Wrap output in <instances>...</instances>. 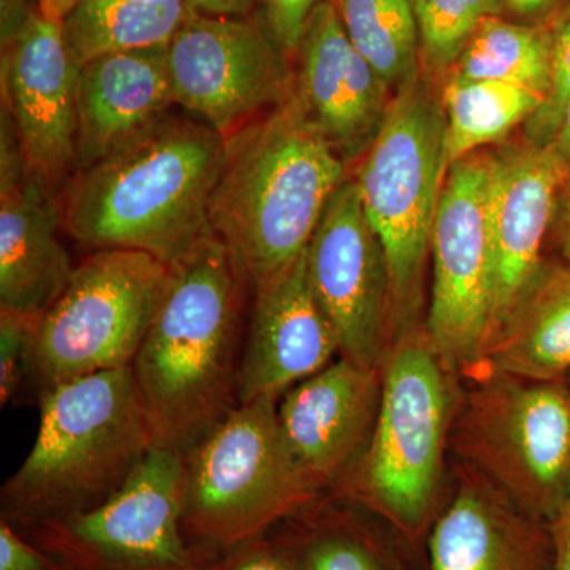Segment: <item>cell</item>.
<instances>
[{
	"label": "cell",
	"instance_id": "cell-1",
	"mask_svg": "<svg viewBox=\"0 0 570 570\" xmlns=\"http://www.w3.org/2000/svg\"><path fill=\"white\" fill-rule=\"evenodd\" d=\"M246 283L216 235L171 266L130 366L160 448L186 455L239 406Z\"/></svg>",
	"mask_w": 570,
	"mask_h": 570
},
{
	"label": "cell",
	"instance_id": "cell-2",
	"mask_svg": "<svg viewBox=\"0 0 570 570\" xmlns=\"http://www.w3.org/2000/svg\"><path fill=\"white\" fill-rule=\"evenodd\" d=\"M225 137L167 111L77 171L61 198L63 230L91 249H130L175 266L205 238Z\"/></svg>",
	"mask_w": 570,
	"mask_h": 570
},
{
	"label": "cell",
	"instance_id": "cell-3",
	"mask_svg": "<svg viewBox=\"0 0 570 570\" xmlns=\"http://www.w3.org/2000/svg\"><path fill=\"white\" fill-rule=\"evenodd\" d=\"M346 165L295 96L225 138L209 224L249 283L306 249Z\"/></svg>",
	"mask_w": 570,
	"mask_h": 570
},
{
	"label": "cell",
	"instance_id": "cell-4",
	"mask_svg": "<svg viewBox=\"0 0 570 570\" xmlns=\"http://www.w3.org/2000/svg\"><path fill=\"white\" fill-rule=\"evenodd\" d=\"M39 409L31 452L0 491L2 520L13 527L97 508L157 445L130 367L59 385Z\"/></svg>",
	"mask_w": 570,
	"mask_h": 570
},
{
	"label": "cell",
	"instance_id": "cell-5",
	"mask_svg": "<svg viewBox=\"0 0 570 570\" xmlns=\"http://www.w3.org/2000/svg\"><path fill=\"white\" fill-rule=\"evenodd\" d=\"M448 170L441 99L420 78L393 97L354 176L387 257L395 341L420 328L431 235Z\"/></svg>",
	"mask_w": 570,
	"mask_h": 570
},
{
	"label": "cell",
	"instance_id": "cell-6",
	"mask_svg": "<svg viewBox=\"0 0 570 570\" xmlns=\"http://www.w3.org/2000/svg\"><path fill=\"white\" fill-rule=\"evenodd\" d=\"M453 374L425 328L397 337L382 363L376 425L354 471L352 493L417 538L436 505L456 401Z\"/></svg>",
	"mask_w": 570,
	"mask_h": 570
},
{
	"label": "cell",
	"instance_id": "cell-7",
	"mask_svg": "<svg viewBox=\"0 0 570 570\" xmlns=\"http://www.w3.org/2000/svg\"><path fill=\"white\" fill-rule=\"evenodd\" d=\"M450 439L469 471L546 523L570 499V382L474 377Z\"/></svg>",
	"mask_w": 570,
	"mask_h": 570
},
{
	"label": "cell",
	"instance_id": "cell-8",
	"mask_svg": "<svg viewBox=\"0 0 570 570\" xmlns=\"http://www.w3.org/2000/svg\"><path fill=\"white\" fill-rule=\"evenodd\" d=\"M184 459L183 527L220 549L253 542L321 494L285 441L277 397L239 404Z\"/></svg>",
	"mask_w": 570,
	"mask_h": 570
},
{
	"label": "cell",
	"instance_id": "cell-9",
	"mask_svg": "<svg viewBox=\"0 0 570 570\" xmlns=\"http://www.w3.org/2000/svg\"><path fill=\"white\" fill-rule=\"evenodd\" d=\"M170 279L151 254L102 249L75 268L40 318L24 385L37 401L78 379L132 366Z\"/></svg>",
	"mask_w": 570,
	"mask_h": 570
},
{
	"label": "cell",
	"instance_id": "cell-10",
	"mask_svg": "<svg viewBox=\"0 0 570 570\" xmlns=\"http://www.w3.org/2000/svg\"><path fill=\"white\" fill-rule=\"evenodd\" d=\"M491 151L450 165L431 235L425 332L453 376L478 377L493 328Z\"/></svg>",
	"mask_w": 570,
	"mask_h": 570
},
{
	"label": "cell",
	"instance_id": "cell-11",
	"mask_svg": "<svg viewBox=\"0 0 570 570\" xmlns=\"http://www.w3.org/2000/svg\"><path fill=\"white\" fill-rule=\"evenodd\" d=\"M186 459L154 445L126 483L91 510L29 528L70 570H223L183 539Z\"/></svg>",
	"mask_w": 570,
	"mask_h": 570
},
{
	"label": "cell",
	"instance_id": "cell-12",
	"mask_svg": "<svg viewBox=\"0 0 570 570\" xmlns=\"http://www.w3.org/2000/svg\"><path fill=\"white\" fill-rule=\"evenodd\" d=\"M167 59L175 105L225 138L294 97L291 59L253 17L193 11Z\"/></svg>",
	"mask_w": 570,
	"mask_h": 570
},
{
	"label": "cell",
	"instance_id": "cell-13",
	"mask_svg": "<svg viewBox=\"0 0 570 570\" xmlns=\"http://www.w3.org/2000/svg\"><path fill=\"white\" fill-rule=\"evenodd\" d=\"M78 78L62 22L39 0H2V110L28 174L50 190L77 170Z\"/></svg>",
	"mask_w": 570,
	"mask_h": 570
},
{
	"label": "cell",
	"instance_id": "cell-14",
	"mask_svg": "<svg viewBox=\"0 0 570 570\" xmlns=\"http://www.w3.org/2000/svg\"><path fill=\"white\" fill-rule=\"evenodd\" d=\"M307 273L340 346L356 365L381 367L395 343L387 257L354 178L330 198L307 245Z\"/></svg>",
	"mask_w": 570,
	"mask_h": 570
},
{
	"label": "cell",
	"instance_id": "cell-15",
	"mask_svg": "<svg viewBox=\"0 0 570 570\" xmlns=\"http://www.w3.org/2000/svg\"><path fill=\"white\" fill-rule=\"evenodd\" d=\"M61 202L31 178L9 116L0 127V311L41 317L75 266L59 238Z\"/></svg>",
	"mask_w": 570,
	"mask_h": 570
},
{
	"label": "cell",
	"instance_id": "cell-16",
	"mask_svg": "<svg viewBox=\"0 0 570 570\" xmlns=\"http://www.w3.org/2000/svg\"><path fill=\"white\" fill-rule=\"evenodd\" d=\"M295 99L348 163L376 140L393 94L352 47L335 0L311 13L295 56Z\"/></svg>",
	"mask_w": 570,
	"mask_h": 570
},
{
	"label": "cell",
	"instance_id": "cell-17",
	"mask_svg": "<svg viewBox=\"0 0 570 570\" xmlns=\"http://www.w3.org/2000/svg\"><path fill=\"white\" fill-rule=\"evenodd\" d=\"M493 247L491 340L542 266V246L570 176L549 146L528 141L491 151ZM490 346V344H489ZM489 351V348H487Z\"/></svg>",
	"mask_w": 570,
	"mask_h": 570
},
{
	"label": "cell",
	"instance_id": "cell-18",
	"mask_svg": "<svg viewBox=\"0 0 570 570\" xmlns=\"http://www.w3.org/2000/svg\"><path fill=\"white\" fill-rule=\"evenodd\" d=\"M381 387L382 366H360L340 356L277 404L285 441L321 493L346 478L365 453Z\"/></svg>",
	"mask_w": 570,
	"mask_h": 570
},
{
	"label": "cell",
	"instance_id": "cell-19",
	"mask_svg": "<svg viewBox=\"0 0 570 570\" xmlns=\"http://www.w3.org/2000/svg\"><path fill=\"white\" fill-rule=\"evenodd\" d=\"M254 287L239 404L279 397L340 355L335 332L311 287L307 247L291 265Z\"/></svg>",
	"mask_w": 570,
	"mask_h": 570
},
{
	"label": "cell",
	"instance_id": "cell-20",
	"mask_svg": "<svg viewBox=\"0 0 570 570\" xmlns=\"http://www.w3.org/2000/svg\"><path fill=\"white\" fill-rule=\"evenodd\" d=\"M430 570H554L550 523L468 471L428 539Z\"/></svg>",
	"mask_w": 570,
	"mask_h": 570
},
{
	"label": "cell",
	"instance_id": "cell-21",
	"mask_svg": "<svg viewBox=\"0 0 570 570\" xmlns=\"http://www.w3.org/2000/svg\"><path fill=\"white\" fill-rule=\"evenodd\" d=\"M174 107L167 47L110 52L82 63L75 174L91 167Z\"/></svg>",
	"mask_w": 570,
	"mask_h": 570
},
{
	"label": "cell",
	"instance_id": "cell-22",
	"mask_svg": "<svg viewBox=\"0 0 570 570\" xmlns=\"http://www.w3.org/2000/svg\"><path fill=\"white\" fill-rule=\"evenodd\" d=\"M485 371L530 381H566L570 374V264L542 266L499 326ZM483 371V373H485ZM482 373V374H483Z\"/></svg>",
	"mask_w": 570,
	"mask_h": 570
},
{
	"label": "cell",
	"instance_id": "cell-23",
	"mask_svg": "<svg viewBox=\"0 0 570 570\" xmlns=\"http://www.w3.org/2000/svg\"><path fill=\"white\" fill-rule=\"evenodd\" d=\"M190 13L186 0H78L62 31L82 66L110 52L167 47Z\"/></svg>",
	"mask_w": 570,
	"mask_h": 570
},
{
	"label": "cell",
	"instance_id": "cell-24",
	"mask_svg": "<svg viewBox=\"0 0 570 570\" xmlns=\"http://www.w3.org/2000/svg\"><path fill=\"white\" fill-rule=\"evenodd\" d=\"M542 102V94L523 86L444 78L441 105L449 167L469 154L504 140L517 126L530 121Z\"/></svg>",
	"mask_w": 570,
	"mask_h": 570
},
{
	"label": "cell",
	"instance_id": "cell-25",
	"mask_svg": "<svg viewBox=\"0 0 570 570\" xmlns=\"http://www.w3.org/2000/svg\"><path fill=\"white\" fill-rule=\"evenodd\" d=\"M348 40L393 96L420 78V40L412 0H335Z\"/></svg>",
	"mask_w": 570,
	"mask_h": 570
},
{
	"label": "cell",
	"instance_id": "cell-26",
	"mask_svg": "<svg viewBox=\"0 0 570 570\" xmlns=\"http://www.w3.org/2000/svg\"><path fill=\"white\" fill-rule=\"evenodd\" d=\"M551 31L487 18L444 78L489 80L546 94L550 86Z\"/></svg>",
	"mask_w": 570,
	"mask_h": 570
},
{
	"label": "cell",
	"instance_id": "cell-27",
	"mask_svg": "<svg viewBox=\"0 0 570 570\" xmlns=\"http://www.w3.org/2000/svg\"><path fill=\"white\" fill-rule=\"evenodd\" d=\"M417 20L420 61L431 75H448L468 41L505 0H412Z\"/></svg>",
	"mask_w": 570,
	"mask_h": 570
},
{
	"label": "cell",
	"instance_id": "cell-28",
	"mask_svg": "<svg viewBox=\"0 0 570 570\" xmlns=\"http://www.w3.org/2000/svg\"><path fill=\"white\" fill-rule=\"evenodd\" d=\"M570 100V7L551 31L550 86L542 105L527 122L528 141L547 146Z\"/></svg>",
	"mask_w": 570,
	"mask_h": 570
},
{
	"label": "cell",
	"instance_id": "cell-29",
	"mask_svg": "<svg viewBox=\"0 0 570 570\" xmlns=\"http://www.w3.org/2000/svg\"><path fill=\"white\" fill-rule=\"evenodd\" d=\"M303 570H392L373 543L346 530H330L309 540Z\"/></svg>",
	"mask_w": 570,
	"mask_h": 570
},
{
	"label": "cell",
	"instance_id": "cell-30",
	"mask_svg": "<svg viewBox=\"0 0 570 570\" xmlns=\"http://www.w3.org/2000/svg\"><path fill=\"white\" fill-rule=\"evenodd\" d=\"M41 317L0 311V404L18 396L28 376Z\"/></svg>",
	"mask_w": 570,
	"mask_h": 570
},
{
	"label": "cell",
	"instance_id": "cell-31",
	"mask_svg": "<svg viewBox=\"0 0 570 570\" xmlns=\"http://www.w3.org/2000/svg\"><path fill=\"white\" fill-rule=\"evenodd\" d=\"M325 0H261L262 24L288 59H295L311 13Z\"/></svg>",
	"mask_w": 570,
	"mask_h": 570
},
{
	"label": "cell",
	"instance_id": "cell-32",
	"mask_svg": "<svg viewBox=\"0 0 570 570\" xmlns=\"http://www.w3.org/2000/svg\"><path fill=\"white\" fill-rule=\"evenodd\" d=\"M0 570H70L40 547H33L14 531L13 524L0 523Z\"/></svg>",
	"mask_w": 570,
	"mask_h": 570
},
{
	"label": "cell",
	"instance_id": "cell-33",
	"mask_svg": "<svg viewBox=\"0 0 570 570\" xmlns=\"http://www.w3.org/2000/svg\"><path fill=\"white\" fill-rule=\"evenodd\" d=\"M194 13L205 17H250L257 0H186Z\"/></svg>",
	"mask_w": 570,
	"mask_h": 570
},
{
	"label": "cell",
	"instance_id": "cell-34",
	"mask_svg": "<svg viewBox=\"0 0 570 570\" xmlns=\"http://www.w3.org/2000/svg\"><path fill=\"white\" fill-rule=\"evenodd\" d=\"M232 570H303L302 562L276 550H258L247 554Z\"/></svg>",
	"mask_w": 570,
	"mask_h": 570
},
{
	"label": "cell",
	"instance_id": "cell-35",
	"mask_svg": "<svg viewBox=\"0 0 570 570\" xmlns=\"http://www.w3.org/2000/svg\"><path fill=\"white\" fill-rule=\"evenodd\" d=\"M557 547L554 570H570V499L550 523Z\"/></svg>",
	"mask_w": 570,
	"mask_h": 570
},
{
	"label": "cell",
	"instance_id": "cell-36",
	"mask_svg": "<svg viewBox=\"0 0 570 570\" xmlns=\"http://www.w3.org/2000/svg\"><path fill=\"white\" fill-rule=\"evenodd\" d=\"M547 146L561 160L570 176V100L568 107L564 108V112H562L557 132H554L553 138H551Z\"/></svg>",
	"mask_w": 570,
	"mask_h": 570
},
{
	"label": "cell",
	"instance_id": "cell-37",
	"mask_svg": "<svg viewBox=\"0 0 570 570\" xmlns=\"http://www.w3.org/2000/svg\"><path fill=\"white\" fill-rule=\"evenodd\" d=\"M554 219H557L554 227H557L558 246L562 257L570 264V186L561 195Z\"/></svg>",
	"mask_w": 570,
	"mask_h": 570
},
{
	"label": "cell",
	"instance_id": "cell-38",
	"mask_svg": "<svg viewBox=\"0 0 570 570\" xmlns=\"http://www.w3.org/2000/svg\"><path fill=\"white\" fill-rule=\"evenodd\" d=\"M558 0H505V7L520 17H534L554 6Z\"/></svg>",
	"mask_w": 570,
	"mask_h": 570
},
{
	"label": "cell",
	"instance_id": "cell-39",
	"mask_svg": "<svg viewBox=\"0 0 570 570\" xmlns=\"http://www.w3.org/2000/svg\"><path fill=\"white\" fill-rule=\"evenodd\" d=\"M39 2L41 11L48 18L62 22L67 13L77 6L78 0H39Z\"/></svg>",
	"mask_w": 570,
	"mask_h": 570
},
{
	"label": "cell",
	"instance_id": "cell-40",
	"mask_svg": "<svg viewBox=\"0 0 570 570\" xmlns=\"http://www.w3.org/2000/svg\"><path fill=\"white\" fill-rule=\"evenodd\" d=\"M566 381H569V382H570V374H569L568 379H566Z\"/></svg>",
	"mask_w": 570,
	"mask_h": 570
}]
</instances>
